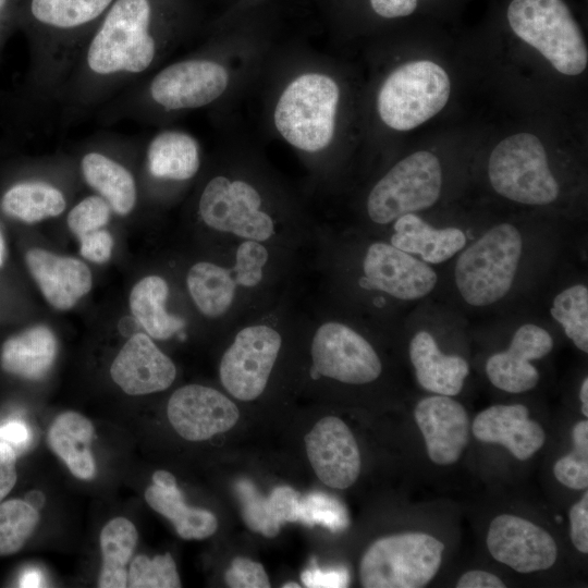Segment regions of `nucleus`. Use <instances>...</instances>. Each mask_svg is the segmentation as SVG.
Here are the masks:
<instances>
[{
    "label": "nucleus",
    "instance_id": "47",
    "mask_svg": "<svg viewBox=\"0 0 588 588\" xmlns=\"http://www.w3.org/2000/svg\"><path fill=\"white\" fill-rule=\"evenodd\" d=\"M29 440L30 432L22 421L13 420L0 426V442H5L11 446L14 445L21 449L27 445Z\"/></svg>",
    "mask_w": 588,
    "mask_h": 588
},
{
    "label": "nucleus",
    "instance_id": "49",
    "mask_svg": "<svg viewBox=\"0 0 588 588\" xmlns=\"http://www.w3.org/2000/svg\"><path fill=\"white\" fill-rule=\"evenodd\" d=\"M579 397L581 402V413L585 417H588V378L583 380Z\"/></svg>",
    "mask_w": 588,
    "mask_h": 588
},
{
    "label": "nucleus",
    "instance_id": "29",
    "mask_svg": "<svg viewBox=\"0 0 588 588\" xmlns=\"http://www.w3.org/2000/svg\"><path fill=\"white\" fill-rule=\"evenodd\" d=\"M94 431L93 424L85 416L65 412L54 418L47 434L50 449L78 479H91L96 473L89 449Z\"/></svg>",
    "mask_w": 588,
    "mask_h": 588
},
{
    "label": "nucleus",
    "instance_id": "30",
    "mask_svg": "<svg viewBox=\"0 0 588 588\" xmlns=\"http://www.w3.org/2000/svg\"><path fill=\"white\" fill-rule=\"evenodd\" d=\"M169 286L164 279L148 275L139 280L130 294L133 316L154 339L167 340L180 331L185 321L166 309Z\"/></svg>",
    "mask_w": 588,
    "mask_h": 588
},
{
    "label": "nucleus",
    "instance_id": "20",
    "mask_svg": "<svg viewBox=\"0 0 588 588\" xmlns=\"http://www.w3.org/2000/svg\"><path fill=\"white\" fill-rule=\"evenodd\" d=\"M476 439L505 446L517 460L531 457L544 443L542 427L529 418L523 404L493 405L480 412L473 421Z\"/></svg>",
    "mask_w": 588,
    "mask_h": 588
},
{
    "label": "nucleus",
    "instance_id": "46",
    "mask_svg": "<svg viewBox=\"0 0 588 588\" xmlns=\"http://www.w3.org/2000/svg\"><path fill=\"white\" fill-rule=\"evenodd\" d=\"M457 588H504L505 584L497 576L485 571H469L456 583Z\"/></svg>",
    "mask_w": 588,
    "mask_h": 588
},
{
    "label": "nucleus",
    "instance_id": "35",
    "mask_svg": "<svg viewBox=\"0 0 588 588\" xmlns=\"http://www.w3.org/2000/svg\"><path fill=\"white\" fill-rule=\"evenodd\" d=\"M127 587L131 588H179L181 580L175 562L170 553L149 559L137 555L127 571Z\"/></svg>",
    "mask_w": 588,
    "mask_h": 588
},
{
    "label": "nucleus",
    "instance_id": "4",
    "mask_svg": "<svg viewBox=\"0 0 588 588\" xmlns=\"http://www.w3.org/2000/svg\"><path fill=\"white\" fill-rule=\"evenodd\" d=\"M506 15L512 30L556 71L578 75L586 69L587 46L563 0H513Z\"/></svg>",
    "mask_w": 588,
    "mask_h": 588
},
{
    "label": "nucleus",
    "instance_id": "52",
    "mask_svg": "<svg viewBox=\"0 0 588 588\" xmlns=\"http://www.w3.org/2000/svg\"><path fill=\"white\" fill-rule=\"evenodd\" d=\"M3 257H4V243H3L2 234L0 232V266L3 262Z\"/></svg>",
    "mask_w": 588,
    "mask_h": 588
},
{
    "label": "nucleus",
    "instance_id": "24",
    "mask_svg": "<svg viewBox=\"0 0 588 588\" xmlns=\"http://www.w3.org/2000/svg\"><path fill=\"white\" fill-rule=\"evenodd\" d=\"M145 500L152 510L172 523L183 539H205L218 528L213 513L185 504L174 476L167 470L154 473L152 485L145 491Z\"/></svg>",
    "mask_w": 588,
    "mask_h": 588
},
{
    "label": "nucleus",
    "instance_id": "1",
    "mask_svg": "<svg viewBox=\"0 0 588 588\" xmlns=\"http://www.w3.org/2000/svg\"><path fill=\"white\" fill-rule=\"evenodd\" d=\"M228 85V70L218 61L186 58L124 88L101 106L99 118L106 124L152 121L160 114L206 107L218 100Z\"/></svg>",
    "mask_w": 588,
    "mask_h": 588
},
{
    "label": "nucleus",
    "instance_id": "36",
    "mask_svg": "<svg viewBox=\"0 0 588 588\" xmlns=\"http://www.w3.org/2000/svg\"><path fill=\"white\" fill-rule=\"evenodd\" d=\"M573 451L559 458L553 467L555 478L571 489L588 487V421L580 420L572 431Z\"/></svg>",
    "mask_w": 588,
    "mask_h": 588
},
{
    "label": "nucleus",
    "instance_id": "41",
    "mask_svg": "<svg viewBox=\"0 0 588 588\" xmlns=\"http://www.w3.org/2000/svg\"><path fill=\"white\" fill-rule=\"evenodd\" d=\"M79 240L81 255L96 264H103L111 257L113 238L106 229L85 234Z\"/></svg>",
    "mask_w": 588,
    "mask_h": 588
},
{
    "label": "nucleus",
    "instance_id": "11",
    "mask_svg": "<svg viewBox=\"0 0 588 588\" xmlns=\"http://www.w3.org/2000/svg\"><path fill=\"white\" fill-rule=\"evenodd\" d=\"M314 370L350 384L375 381L382 371L372 345L351 327L329 321L321 324L311 342Z\"/></svg>",
    "mask_w": 588,
    "mask_h": 588
},
{
    "label": "nucleus",
    "instance_id": "43",
    "mask_svg": "<svg viewBox=\"0 0 588 588\" xmlns=\"http://www.w3.org/2000/svg\"><path fill=\"white\" fill-rule=\"evenodd\" d=\"M16 478L15 451L10 444L0 442V503L14 487Z\"/></svg>",
    "mask_w": 588,
    "mask_h": 588
},
{
    "label": "nucleus",
    "instance_id": "26",
    "mask_svg": "<svg viewBox=\"0 0 588 588\" xmlns=\"http://www.w3.org/2000/svg\"><path fill=\"white\" fill-rule=\"evenodd\" d=\"M235 490L243 519L253 531L272 538L283 524L298 522L301 494L291 487H277L269 497H264L249 480L241 479Z\"/></svg>",
    "mask_w": 588,
    "mask_h": 588
},
{
    "label": "nucleus",
    "instance_id": "48",
    "mask_svg": "<svg viewBox=\"0 0 588 588\" xmlns=\"http://www.w3.org/2000/svg\"><path fill=\"white\" fill-rule=\"evenodd\" d=\"M21 587H39L41 586V574L36 568L26 569L20 578Z\"/></svg>",
    "mask_w": 588,
    "mask_h": 588
},
{
    "label": "nucleus",
    "instance_id": "31",
    "mask_svg": "<svg viewBox=\"0 0 588 588\" xmlns=\"http://www.w3.org/2000/svg\"><path fill=\"white\" fill-rule=\"evenodd\" d=\"M186 284L197 308L211 318L220 317L230 308L237 287L232 268L207 261L191 267Z\"/></svg>",
    "mask_w": 588,
    "mask_h": 588
},
{
    "label": "nucleus",
    "instance_id": "27",
    "mask_svg": "<svg viewBox=\"0 0 588 588\" xmlns=\"http://www.w3.org/2000/svg\"><path fill=\"white\" fill-rule=\"evenodd\" d=\"M66 206L65 191L53 181L42 177L15 181L0 197L2 212L25 223L58 217Z\"/></svg>",
    "mask_w": 588,
    "mask_h": 588
},
{
    "label": "nucleus",
    "instance_id": "8",
    "mask_svg": "<svg viewBox=\"0 0 588 588\" xmlns=\"http://www.w3.org/2000/svg\"><path fill=\"white\" fill-rule=\"evenodd\" d=\"M442 187V168L430 151H416L395 163L372 187L367 198L369 218L388 224L396 218L430 208Z\"/></svg>",
    "mask_w": 588,
    "mask_h": 588
},
{
    "label": "nucleus",
    "instance_id": "14",
    "mask_svg": "<svg viewBox=\"0 0 588 588\" xmlns=\"http://www.w3.org/2000/svg\"><path fill=\"white\" fill-rule=\"evenodd\" d=\"M490 554L519 573L550 568L556 560L554 539L536 524L510 514L493 518L487 535Z\"/></svg>",
    "mask_w": 588,
    "mask_h": 588
},
{
    "label": "nucleus",
    "instance_id": "42",
    "mask_svg": "<svg viewBox=\"0 0 588 588\" xmlns=\"http://www.w3.org/2000/svg\"><path fill=\"white\" fill-rule=\"evenodd\" d=\"M571 538L581 553L588 552V492L569 511Z\"/></svg>",
    "mask_w": 588,
    "mask_h": 588
},
{
    "label": "nucleus",
    "instance_id": "44",
    "mask_svg": "<svg viewBox=\"0 0 588 588\" xmlns=\"http://www.w3.org/2000/svg\"><path fill=\"white\" fill-rule=\"evenodd\" d=\"M302 580L306 587H343L347 584L345 569L322 571L313 565L302 574Z\"/></svg>",
    "mask_w": 588,
    "mask_h": 588
},
{
    "label": "nucleus",
    "instance_id": "53",
    "mask_svg": "<svg viewBox=\"0 0 588 588\" xmlns=\"http://www.w3.org/2000/svg\"><path fill=\"white\" fill-rule=\"evenodd\" d=\"M282 587H283V588H290V587H291V588H293V587L299 588L301 585H298V584H296V583H286V584H284Z\"/></svg>",
    "mask_w": 588,
    "mask_h": 588
},
{
    "label": "nucleus",
    "instance_id": "7",
    "mask_svg": "<svg viewBox=\"0 0 588 588\" xmlns=\"http://www.w3.org/2000/svg\"><path fill=\"white\" fill-rule=\"evenodd\" d=\"M493 189L504 198L524 205H548L559 196L546 149L537 136L518 133L501 140L488 161Z\"/></svg>",
    "mask_w": 588,
    "mask_h": 588
},
{
    "label": "nucleus",
    "instance_id": "12",
    "mask_svg": "<svg viewBox=\"0 0 588 588\" xmlns=\"http://www.w3.org/2000/svg\"><path fill=\"white\" fill-rule=\"evenodd\" d=\"M91 137L79 154L82 179L109 204L113 212L127 216L136 207L138 189L134 173L120 158L126 142L114 134Z\"/></svg>",
    "mask_w": 588,
    "mask_h": 588
},
{
    "label": "nucleus",
    "instance_id": "25",
    "mask_svg": "<svg viewBox=\"0 0 588 588\" xmlns=\"http://www.w3.org/2000/svg\"><path fill=\"white\" fill-rule=\"evenodd\" d=\"M391 243L396 248L418 255L427 264H441L451 259L466 246V235L458 228L437 229L415 213L394 220Z\"/></svg>",
    "mask_w": 588,
    "mask_h": 588
},
{
    "label": "nucleus",
    "instance_id": "19",
    "mask_svg": "<svg viewBox=\"0 0 588 588\" xmlns=\"http://www.w3.org/2000/svg\"><path fill=\"white\" fill-rule=\"evenodd\" d=\"M110 375L126 394L143 395L168 389L176 368L148 335L136 333L115 356Z\"/></svg>",
    "mask_w": 588,
    "mask_h": 588
},
{
    "label": "nucleus",
    "instance_id": "2",
    "mask_svg": "<svg viewBox=\"0 0 588 588\" xmlns=\"http://www.w3.org/2000/svg\"><path fill=\"white\" fill-rule=\"evenodd\" d=\"M523 254V237L511 223L490 228L460 253L454 281L470 306L486 307L504 298L513 286Z\"/></svg>",
    "mask_w": 588,
    "mask_h": 588
},
{
    "label": "nucleus",
    "instance_id": "10",
    "mask_svg": "<svg viewBox=\"0 0 588 588\" xmlns=\"http://www.w3.org/2000/svg\"><path fill=\"white\" fill-rule=\"evenodd\" d=\"M281 344L280 333L267 324L238 331L220 363L222 385L237 400L257 399L266 389Z\"/></svg>",
    "mask_w": 588,
    "mask_h": 588
},
{
    "label": "nucleus",
    "instance_id": "17",
    "mask_svg": "<svg viewBox=\"0 0 588 588\" xmlns=\"http://www.w3.org/2000/svg\"><path fill=\"white\" fill-rule=\"evenodd\" d=\"M414 416L429 458L438 465L456 463L469 442L470 422L464 406L451 396L436 394L419 401Z\"/></svg>",
    "mask_w": 588,
    "mask_h": 588
},
{
    "label": "nucleus",
    "instance_id": "21",
    "mask_svg": "<svg viewBox=\"0 0 588 588\" xmlns=\"http://www.w3.org/2000/svg\"><path fill=\"white\" fill-rule=\"evenodd\" d=\"M25 260L45 298L57 309L72 308L91 289V273L76 258L32 248L26 253Z\"/></svg>",
    "mask_w": 588,
    "mask_h": 588
},
{
    "label": "nucleus",
    "instance_id": "5",
    "mask_svg": "<svg viewBox=\"0 0 588 588\" xmlns=\"http://www.w3.org/2000/svg\"><path fill=\"white\" fill-rule=\"evenodd\" d=\"M444 544L424 532L382 537L366 550L359 564L365 588H420L437 574Z\"/></svg>",
    "mask_w": 588,
    "mask_h": 588
},
{
    "label": "nucleus",
    "instance_id": "38",
    "mask_svg": "<svg viewBox=\"0 0 588 588\" xmlns=\"http://www.w3.org/2000/svg\"><path fill=\"white\" fill-rule=\"evenodd\" d=\"M112 209L99 195L82 198L66 216L69 229L78 237L103 229L111 218Z\"/></svg>",
    "mask_w": 588,
    "mask_h": 588
},
{
    "label": "nucleus",
    "instance_id": "39",
    "mask_svg": "<svg viewBox=\"0 0 588 588\" xmlns=\"http://www.w3.org/2000/svg\"><path fill=\"white\" fill-rule=\"evenodd\" d=\"M268 257L267 248L258 241L245 240L241 243L232 267L237 285L253 287L259 284Z\"/></svg>",
    "mask_w": 588,
    "mask_h": 588
},
{
    "label": "nucleus",
    "instance_id": "45",
    "mask_svg": "<svg viewBox=\"0 0 588 588\" xmlns=\"http://www.w3.org/2000/svg\"><path fill=\"white\" fill-rule=\"evenodd\" d=\"M375 13L384 19L403 17L417 8V0H369Z\"/></svg>",
    "mask_w": 588,
    "mask_h": 588
},
{
    "label": "nucleus",
    "instance_id": "33",
    "mask_svg": "<svg viewBox=\"0 0 588 588\" xmlns=\"http://www.w3.org/2000/svg\"><path fill=\"white\" fill-rule=\"evenodd\" d=\"M553 319L566 336L584 353L588 352V289L584 284L568 286L555 295L550 308Z\"/></svg>",
    "mask_w": 588,
    "mask_h": 588
},
{
    "label": "nucleus",
    "instance_id": "40",
    "mask_svg": "<svg viewBox=\"0 0 588 588\" xmlns=\"http://www.w3.org/2000/svg\"><path fill=\"white\" fill-rule=\"evenodd\" d=\"M232 588H269L270 580L264 566L247 558H235L224 574Z\"/></svg>",
    "mask_w": 588,
    "mask_h": 588
},
{
    "label": "nucleus",
    "instance_id": "3",
    "mask_svg": "<svg viewBox=\"0 0 588 588\" xmlns=\"http://www.w3.org/2000/svg\"><path fill=\"white\" fill-rule=\"evenodd\" d=\"M340 98L339 86L330 76L305 73L283 90L274 109L280 135L295 148L316 152L332 140Z\"/></svg>",
    "mask_w": 588,
    "mask_h": 588
},
{
    "label": "nucleus",
    "instance_id": "15",
    "mask_svg": "<svg viewBox=\"0 0 588 588\" xmlns=\"http://www.w3.org/2000/svg\"><path fill=\"white\" fill-rule=\"evenodd\" d=\"M170 424L188 441H204L235 426L237 406L221 392L200 384L177 389L167 407Z\"/></svg>",
    "mask_w": 588,
    "mask_h": 588
},
{
    "label": "nucleus",
    "instance_id": "51",
    "mask_svg": "<svg viewBox=\"0 0 588 588\" xmlns=\"http://www.w3.org/2000/svg\"><path fill=\"white\" fill-rule=\"evenodd\" d=\"M9 2L10 0H0V19L1 16L3 15V13L5 12L8 5H9ZM3 39H4V33H3V28L0 27V52L2 50V45H3Z\"/></svg>",
    "mask_w": 588,
    "mask_h": 588
},
{
    "label": "nucleus",
    "instance_id": "37",
    "mask_svg": "<svg viewBox=\"0 0 588 588\" xmlns=\"http://www.w3.org/2000/svg\"><path fill=\"white\" fill-rule=\"evenodd\" d=\"M298 522L309 526L323 525L335 531L345 526L346 517L335 499L322 492H314L301 497Z\"/></svg>",
    "mask_w": 588,
    "mask_h": 588
},
{
    "label": "nucleus",
    "instance_id": "16",
    "mask_svg": "<svg viewBox=\"0 0 588 588\" xmlns=\"http://www.w3.org/2000/svg\"><path fill=\"white\" fill-rule=\"evenodd\" d=\"M304 441L310 465L326 486L345 489L356 481L360 454L354 434L342 419L321 418Z\"/></svg>",
    "mask_w": 588,
    "mask_h": 588
},
{
    "label": "nucleus",
    "instance_id": "28",
    "mask_svg": "<svg viewBox=\"0 0 588 588\" xmlns=\"http://www.w3.org/2000/svg\"><path fill=\"white\" fill-rule=\"evenodd\" d=\"M57 355V339L45 326H35L9 338L2 345L0 364L4 371L28 380L41 379Z\"/></svg>",
    "mask_w": 588,
    "mask_h": 588
},
{
    "label": "nucleus",
    "instance_id": "9",
    "mask_svg": "<svg viewBox=\"0 0 588 588\" xmlns=\"http://www.w3.org/2000/svg\"><path fill=\"white\" fill-rule=\"evenodd\" d=\"M260 207L261 197L253 185L223 175L209 180L198 200V212L207 226L258 242L274 234L272 218Z\"/></svg>",
    "mask_w": 588,
    "mask_h": 588
},
{
    "label": "nucleus",
    "instance_id": "6",
    "mask_svg": "<svg viewBox=\"0 0 588 588\" xmlns=\"http://www.w3.org/2000/svg\"><path fill=\"white\" fill-rule=\"evenodd\" d=\"M450 93V78L439 64L411 61L392 71L381 85L378 113L389 127L409 131L440 112Z\"/></svg>",
    "mask_w": 588,
    "mask_h": 588
},
{
    "label": "nucleus",
    "instance_id": "23",
    "mask_svg": "<svg viewBox=\"0 0 588 588\" xmlns=\"http://www.w3.org/2000/svg\"><path fill=\"white\" fill-rule=\"evenodd\" d=\"M144 156L146 172L155 181H187L196 175L200 166L196 138L175 128H164L154 134Z\"/></svg>",
    "mask_w": 588,
    "mask_h": 588
},
{
    "label": "nucleus",
    "instance_id": "34",
    "mask_svg": "<svg viewBox=\"0 0 588 588\" xmlns=\"http://www.w3.org/2000/svg\"><path fill=\"white\" fill-rule=\"evenodd\" d=\"M38 520L37 510L24 500L0 503V555H10L22 549Z\"/></svg>",
    "mask_w": 588,
    "mask_h": 588
},
{
    "label": "nucleus",
    "instance_id": "22",
    "mask_svg": "<svg viewBox=\"0 0 588 588\" xmlns=\"http://www.w3.org/2000/svg\"><path fill=\"white\" fill-rule=\"evenodd\" d=\"M409 358L419 385L436 394L457 395L469 373L468 363L461 356L443 354L426 330L411 340Z\"/></svg>",
    "mask_w": 588,
    "mask_h": 588
},
{
    "label": "nucleus",
    "instance_id": "18",
    "mask_svg": "<svg viewBox=\"0 0 588 588\" xmlns=\"http://www.w3.org/2000/svg\"><path fill=\"white\" fill-rule=\"evenodd\" d=\"M553 346L550 333L534 323L520 326L514 333L506 351L490 356L486 373L498 389L510 393H522L534 389L540 378L531 364L548 355Z\"/></svg>",
    "mask_w": 588,
    "mask_h": 588
},
{
    "label": "nucleus",
    "instance_id": "13",
    "mask_svg": "<svg viewBox=\"0 0 588 588\" xmlns=\"http://www.w3.org/2000/svg\"><path fill=\"white\" fill-rule=\"evenodd\" d=\"M363 270L370 289L401 301L420 299L438 282L429 264L384 242L372 243L367 248Z\"/></svg>",
    "mask_w": 588,
    "mask_h": 588
},
{
    "label": "nucleus",
    "instance_id": "50",
    "mask_svg": "<svg viewBox=\"0 0 588 588\" xmlns=\"http://www.w3.org/2000/svg\"><path fill=\"white\" fill-rule=\"evenodd\" d=\"M44 495L38 491H33L27 494L26 502H28L30 505H33L35 509L36 506H40L44 503Z\"/></svg>",
    "mask_w": 588,
    "mask_h": 588
},
{
    "label": "nucleus",
    "instance_id": "32",
    "mask_svg": "<svg viewBox=\"0 0 588 588\" xmlns=\"http://www.w3.org/2000/svg\"><path fill=\"white\" fill-rule=\"evenodd\" d=\"M134 524L115 517L105 525L100 532L102 566L98 578L100 588H124L127 586V562L137 543Z\"/></svg>",
    "mask_w": 588,
    "mask_h": 588
}]
</instances>
